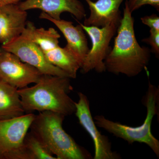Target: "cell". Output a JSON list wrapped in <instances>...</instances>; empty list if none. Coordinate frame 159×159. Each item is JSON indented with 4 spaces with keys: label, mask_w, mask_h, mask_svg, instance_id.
Masks as SVG:
<instances>
[{
    "label": "cell",
    "mask_w": 159,
    "mask_h": 159,
    "mask_svg": "<svg viewBox=\"0 0 159 159\" xmlns=\"http://www.w3.org/2000/svg\"><path fill=\"white\" fill-rule=\"evenodd\" d=\"M129 9L130 12L138 10L142 6L150 5L159 10V0H127Z\"/></svg>",
    "instance_id": "cell-17"
},
{
    "label": "cell",
    "mask_w": 159,
    "mask_h": 159,
    "mask_svg": "<svg viewBox=\"0 0 159 159\" xmlns=\"http://www.w3.org/2000/svg\"><path fill=\"white\" fill-rule=\"evenodd\" d=\"M18 5L24 11L40 9L55 20L61 19V15L64 12L71 13L78 20L86 16L84 6L78 0H25Z\"/></svg>",
    "instance_id": "cell-11"
},
{
    "label": "cell",
    "mask_w": 159,
    "mask_h": 159,
    "mask_svg": "<svg viewBox=\"0 0 159 159\" xmlns=\"http://www.w3.org/2000/svg\"><path fill=\"white\" fill-rule=\"evenodd\" d=\"M22 1H25V0H0V6L10 5V4H18Z\"/></svg>",
    "instance_id": "cell-20"
},
{
    "label": "cell",
    "mask_w": 159,
    "mask_h": 159,
    "mask_svg": "<svg viewBox=\"0 0 159 159\" xmlns=\"http://www.w3.org/2000/svg\"><path fill=\"white\" fill-rule=\"evenodd\" d=\"M42 74L23 62L15 54L0 47V79L18 89L36 83Z\"/></svg>",
    "instance_id": "cell-8"
},
{
    "label": "cell",
    "mask_w": 159,
    "mask_h": 159,
    "mask_svg": "<svg viewBox=\"0 0 159 159\" xmlns=\"http://www.w3.org/2000/svg\"><path fill=\"white\" fill-rule=\"evenodd\" d=\"M134 22L126 0L113 47L104 60L106 70L110 73L134 77L147 70L151 50L139 44L135 34Z\"/></svg>",
    "instance_id": "cell-1"
},
{
    "label": "cell",
    "mask_w": 159,
    "mask_h": 159,
    "mask_svg": "<svg viewBox=\"0 0 159 159\" xmlns=\"http://www.w3.org/2000/svg\"><path fill=\"white\" fill-rule=\"evenodd\" d=\"M78 99L75 102V114L80 124L90 135L95 147L94 159H118L119 155L113 151L111 144L107 137L101 134L92 116L90 103L87 97L82 93H78Z\"/></svg>",
    "instance_id": "cell-9"
},
{
    "label": "cell",
    "mask_w": 159,
    "mask_h": 159,
    "mask_svg": "<svg viewBox=\"0 0 159 159\" xmlns=\"http://www.w3.org/2000/svg\"><path fill=\"white\" fill-rule=\"evenodd\" d=\"M85 1L88 4L90 14L85 18L84 25L102 28L113 23L120 22L122 17L119 7L124 0Z\"/></svg>",
    "instance_id": "cell-14"
},
{
    "label": "cell",
    "mask_w": 159,
    "mask_h": 159,
    "mask_svg": "<svg viewBox=\"0 0 159 159\" xmlns=\"http://www.w3.org/2000/svg\"><path fill=\"white\" fill-rule=\"evenodd\" d=\"M77 21L88 34L92 42V48L80 68L82 73L86 74L93 70L99 73L105 72L104 60L111 49L110 44L116 33L120 22L113 23L99 28L85 26Z\"/></svg>",
    "instance_id": "cell-6"
},
{
    "label": "cell",
    "mask_w": 159,
    "mask_h": 159,
    "mask_svg": "<svg viewBox=\"0 0 159 159\" xmlns=\"http://www.w3.org/2000/svg\"><path fill=\"white\" fill-rule=\"evenodd\" d=\"M1 47L15 54L23 62L34 67L43 74L70 77L64 71L50 63L39 46L23 32Z\"/></svg>",
    "instance_id": "cell-7"
},
{
    "label": "cell",
    "mask_w": 159,
    "mask_h": 159,
    "mask_svg": "<svg viewBox=\"0 0 159 159\" xmlns=\"http://www.w3.org/2000/svg\"><path fill=\"white\" fill-rule=\"evenodd\" d=\"M65 116L52 111L35 115L30 129L57 159H85L90 156L63 128Z\"/></svg>",
    "instance_id": "cell-3"
},
{
    "label": "cell",
    "mask_w": 159,
    "mask_h": 159,
    "mask_svg": "<svg viewBox=\"0 0 159 159\" xmlns=\"http://www.w3.org/2000/svg\"><path fill=\"white\" fill-rule=\"evenodd\" d=\"M158 88L149 82L148 88L144 97V104L147 108V115L144 123L137 127H132L119 122H114L102 115L94 117L95 123L100 127L112 134L117 138L132 144L138 142L144 143L159 157V141L151 132L153 117L157 114L159 106Z\"/></svg>",
    "instance_id": "cell-4"
},
{
    "label": "cell",
    "mask_w": 159,
    "mask_h": 159,
    "mask_svg": "<svg viewBox=\"0 0 159 159\" xmlns=\"http://www.w3.org/2000/svg\"><path fill=\"white\" fill-rule=\"evenodd\" d=\"M70 77L42 74L34 85L18 89L27 113L52 111L66 116L74 113L75 102L69 94L73 90Z\"/></svg>",
    "instance_id": "cell-2"
},
{
    "label": "cell",
    "mask_w": 159,
    "mask_h": 159,
    "mask_svg": "<svg viewBox=\"0 0 159 159\" xmlns=\"http://www.w3.org/2000/svg\"><path fill=\"white\" fill-rule=\"evenodd\" d=\"M142 23L148 26L150 29L159 31V17L156 14L146 16L141 18Z\"/></svg>",
    "instance_id": "cell-19"
},
{
    "label": "cell",
    "mask_w": 159,
    "mask_h": 159,
    "mask_svg": "<svg viewBox=\"0 0 159 159\" xmlns=\"http://www.w3.org/2000/svg\"><path fill=\"white\" fill-rule=\"evenodd\" d=\"M35 115L0 120V159H29L25 139Z\"/></svg>",
    "instance_id": "cell-5"
},
{
    "label": "cell",
    "mask_w": 159,
    "mask_h": 159,
    "mask_svg": "<svg viewBox=\"0 0 159 159\" xmlns=\"http://www.w3.org/2000/svg\"><path fill=\"white\" fill-rule=\"evenodd\" d=\"M59 39L58 36L50 38L38 46L50 63L64 71L70 78L75 79L80 68V64L65 47H60Z\"/></svg>",
    "instance_id": "cell-12"
},
{
    "label": "cell",
    "mask_w": 159,
    "mask_h": 159,
    "mask_svg": "<svg viewBox=\"0 0 159 159\" xmlns=\"http://www.w3.org/2000/svg\"><path fill=\"white\" fill-rule=\"evenodd\" d=\"M24 144L29 159H57L31 131L26 135Z\"/></svg>",
    "instance_id": "cell-16"
},
{
    "label": "cell",
    "mask_w": 159,
    "mask_h": 159,
    "mask_svg": "<svg viewBox=\"0 0 159 159\" xmlns=\"http://www.w3.org/2000/svg\"><path fill=\"white\" fill-rule=\"evenodd\" d=\"M28 13L18 3L0 6V43L5 44L20 36L25 28Z\"/></svg>",
    "instance_id": "cell-13"
},
{
    "label": "cell",
    "mask_w": 159,
    "mask_h": 159,
    "mask_svg": "<svg viewBox=\"0 0 159 159\" xmlns=\"http://www.w3.org/2000/svg\"><path fill=\"white\" fill-rule=\"evenodd\" d=\"M150 35L147 38L142 40L143 42L146 43L151 47V52L154 53L157 57L159 55V31L150 29Z\"/></svg>",
    "instance_id": "cell-18"
},
{
    "label": "cell",
    "mask_w": 159,
    "mask_h": 159,
    "mask_svg": "<svg viewBox=\"0 0 159 159\" xmlns=\"http://www.w3.org/2000/svg\"><path fill=\"white\" fill-rule=\"evenodd\" d=\"M18 89L0 79V120L25 115Z\"/></svg>",
    "instance_id": "cell-15"
},
{
    "label": "cell",
    "mask_w": 159,
    "mask_h": 159,
    "mask_svg": "<svg viewBox=\"0 0 159 159\" xmlns=\"http://www.w3.org/2000/svg\"><path fill=\"white\" fill-rule=\"evenodd\" d=\"M39 18L50 21L61 31L67 41L66 48L73 54L80 65V68L89 51L87 39L80 25L75 26L72 22L63 20H55L42 12Z\"/></svg>",
    "instance_id": "cell-10"
}]
</instances>
